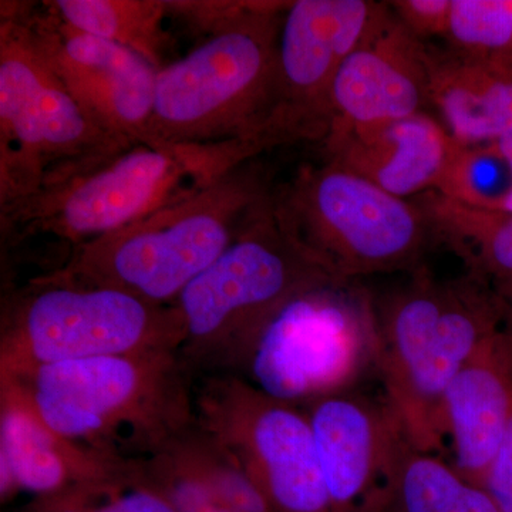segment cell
Returning a JSON list of instances; mask_svg holds the SVG:
<instances>
[{
    "instance_id": "cell-1",
    "label": "cell",
    "mask_w": 512,
    "mask_h": 512,
    "mask_svg": "<svg viewBox=\"0 0 512 512\" xmlns=\"http://www.w3.org/2000/svg\"><path fill=\"white\" fill-rule=\"evenodd\" d=\"M50 430L77 446L133 463L194 426V379L178 352L47 363L0 373Z\"/></svg>"
},
{
    "instance_id": "cell-2",
    "label": "cell",
    "mask_w": 512,
    "mask_h": 512,
    "mask_svg": "<svg viewBox=\"0 0 512 512\" xmlns=\"http://www.w3.org/2000/svg\"><path fill=\"white\" fill-rule=\"evenodd\" d=\"M274 192L254 158L190 197L74 249L62 268L43 276L174 305L272 207Z\"/></svg>"
},
{
    "instance_id": "cell-3",
    "label": "cell",
    "mask_w": 512,
    "mask_h": 512,
    "mask_svg": "<svg viewBox=\"0 0 512 512\" xmlns=\"http://www.w3.org/2000/svg\"><path fill=\"white\" fill-rule=\"evenodd\" d=\"M379 362L386 403L404 436L439 451L443 400L457 373L505 328L503 298L467 275L440 282L420 266L412 281L376 305Z\"/></svg>"
},
{
    "instance_id": "cell-4",
    "label": "cell",
    "mask_w": 512,
    "mask_h": 512,
    "mask_svg": "<svg viewBox=\"0 0 512 512\" xmlns=\"http://www.w3.org/2000/svg\"><path fill=\"white\" fill-rule=\"evenodd\" d=\"M289 2H239L183 59L158 70L151 146L262 141L272 131L278 46Z\"/></svg>"
},
{
    "instance_id": "cell-5",
    "label": "cell",
    "mask_w": 512,
    "mask_h": 512,
    "mask_svg": "<svg viewBox=\"0 0 512 512\" xmlns=\"http://www.w3.org/2000/svg\"><path fill=\"white\" fill-rule=\"evenodd\" d=\"M269 150L262 141L136 144L99 167L0 210L3 248L29 238L66 242L70 252L190 197Z\"/></svg>"
},
{
    "instance_id": "cell-6",
    "label": "cell",
    "mask_w": 512,
    "mask_h": 512,
    "mask_svg": "<svg viewBox=\"0 0 512 512\" xmlns=\"http://www.w3.org/2000/svg\"><path fill=\"white\" fill-rule=\"evenodd\" d=\"M336 282L282 228L272 204L174 303L183 322L178 356L192 379L242 376L269 320L303 293Z\"/></svg>"
},
{
    "instance_id": "cell-7",
    "label": "cell",
    "mask_w": 512,
    "mask_h": 512,
    "mask_svg": "<svg viewBox=\"0 0 512 512\" xmlns=\"http://www.w3.org/2000/svg\"><path fill=\"white\" fill-rule=\"evenodd\" d=\"M131 147L86 116L8 2H2L0 210L79 177Z\"/></svg>"
},
{
    "instance_id": "cell-8",
    "label": "cell",
    "mask_w": 512,
    "mask_h": 512,
    "mask_svg": "<svg viewBox=\"0 0 512 512\" xmlns=\"http://www.w3.org/2000/svg\"><path fill=\"white\" fill-rule=\"evenodd\" d=\"M282 228L333 278L416 271L434 241L414 200L396 197L366 178L330 163L303 165L275 188Z\"/></svg>"
},
{
    "instance_id": "cell-9",
    "label": "cell",
    "mask_w": 512,
    "mask_h": 512,
    "mask_svg": "<svg viewBox=\"0 0 512 512\" xmlns=\"http://www.w3.org/2000/svg\"><path fill=\"white\" fill-rule=\"evenodd\" d=\"M3 306L0 373L92 357L178 352L183 343L177 306L119 289L40 276Z\"/></svg>"
},
{
    "instance_id": "cell-10",
    "label": "cell",
    "mask_w": 512,
    "mask_h": 512,
    "mask_svg": "<svg viewBox=\"0 0 512 512\" xmlns=\"http://www.w3.org/2000/svg\"><path fill=\"white\" fill-rule=\"evenodd\" d=\"M377 362L376 303L356 282H336L303 293L269 320L242 377L302 406L352 389Z\"/></svg>"
},
{
    "instance_id": "cell-11",
    "label": "cell",
    "mask_w": 512,
    "mask_h": 512,
    "mask_svg": "<svg viewBox=\"0 0 512 512\" xmlns=\"http://www.w3.org/2000/svg\"><path fill=\"white\" fill-rule=\"evenodd\" d=\"M194 407L198 426L227 448L275 512H336L298 404L220 373L195 377Z\"/></svg>"
},
{
    "instance_id": "cell-12",
    "label": "cell",
    "mask_w": 512,
    "mask_h": 512,
    "mask_svg": "<svg viewBox=\"0 0 512 512\" xmlns=\"http://www.w3.org/2000/svg\"><path fill=\"white\" fill-rule=\"evenodd\" d=\"M386 5L367 0H296L282 18L272 131L279 146L325 141L333 124L332 89L340 66Z\"/></svg>"
},
{
    "instance_id": "cell-13",
    "label": "cell",
    "mask_w": 512,
    "mask_h": 512,
    "mask_svg": "<svg viewBox=\"0 0 512 512\" xmlns=\"http://www.w3.org/2000/svg\"><path fill=\"white\" fill-rule=\"evenodd\" d=\"M80 109L109 136L150 143L158 69L143 56L64 22L43 2H8Z\"/></svg>"
},
{
    "instance_id": "cell-14",
    "label": "cell",
    "mask_w": 512,
    "mask_h": 512,
    "mask_svg": "<svg viewBox=\"0 0 512 512\" xmlns=\"http://www.w3.org/2000/svg\"><path fill=\"white\" fill-rule=\"evenodd\" d=\"M427 103V45L386 5L369 35L340 66L332 89L330 131L406 119Z\"/></svg>"
},
{
    "instance_id": "cell-15",
    "label": "cell",
    "mask_w": 512,
    "mask_h": 512,
    "mask_svg": "<svg viewBox=\"0 0 512 512\" xmlns=\"http://www.w3.org/2000/svg\"><path fill=\"white\" fill-rule=\"evenodd\" d=\"M305 406L336 512H379L390 447L399 430L390 407L350 389Z\"/></svg>"
},
{
    "instance_id": "cell-16",
    "label": "cell",
    "mask_w": 512,
    "mask_h": 512,
    "mask_svg": "<svg viewBox=\"0 0 512 512\" xmlns=\"http://www.w3.org/2000/svg\"><path fill=\"white\" fill-rule=\"evenodd\" d=\"M328 161L407 198L439 191L461 144L426 113L370 126L333 128Z\"/></svg>"
},
{
    "instance_id": "cell-17",
    "label": "cell",
    "mask_w": 512,
    "mask_h": 512,
    "mask_svg": "<svg viewBox=\"0 0 512 512\" xmlns=\"http://www.w3.org/2000/svg\"><path fill=\"white\" fill-rule=\"evenodd\" d=\"M0 491L26 490L42 497L80 487H123L128 463H117L64 439L22 399L0 386Z\"/></svg>"
},
{
    "instance_id": "cell-18",
    "label": "cell",
    "mask_w": 512,
    "mask_h": 512,
    "mask_svg": "<svg viewBox=\"0 0 512 512\" xmlns=\"http://www.w3.org/2000/svg\"><path fill=\"white\" fill-rule=\"evenodd\" d=\"M511 419L512 342L504 328L468 360L444 394V430L461 477L481 487Z\"/></svg>"
},
{
    "instance_id": "cell-19",
    "label": "cell",
    "mask_w": 512,
    "mask_h": 512,
    "mask_svg": "<svg viewBox=\"0 0 512 512\" xmlns=\"http://www.w3.org/2000/svg\"><path fill=\"white\" fill-rule=\"evenodd\" d=\"M429 103L461 146L495 143L512 133V67L427 46Z\"/></svg>"
},
{
    "instance_id": "cell-20",
    "label": "cell",
    "mask_w": 512,
    "mask_h": 512,
    "mask_svg": "<svg viewBox=\"0 0 512 512\" xmlns=\"http://www.w3.org/2000/svg\"><path fill=\"white\" fill-rule=\"evenodd\" d=\"M436 241L456 252L468 275L500 296L512 293V212L474 207L429 191L414 200Z\"/></svg>"
},
{
    "instance_id": "cell-21",
    "label": "cell",
    "mask_w": 512,
    "mask_h": 512,
    "mask_svg": "<svg viewBox=\"0 0 512 512\" xmlns=\"http://www.w3.org/2000/svg\"><path fill=\"white\" fill-rule=\"evenodd\" d=\"M379 512H498L484 488L436 454L407 440L399 424L384 476Z\"/></svg>"
},
{
    "instance_id": "cell-22",
    "label": "cell",
    "mask_w": 512,
    "mask_h": 512,
    "mask_svg": "<svg viewBox=\"0 0 512 512\" xmlns=\"http://www.w3.org/2000/svg\"><path fill=\"white\" fill-rule=\"evenodd\" d=\"M47 5L73 28L127 47L158 70L165 66L170 43L165 0H56Z\"/></svg>"
},
{
    "instance_id": "cell-23",
    "label": "cell",
    "mask_w": 512,
    "mask_h": 512,
    "mask_svg": "<svg viewBox=\"0 0 512 512\" xmlns=\"http://www.w3.org/2000/svg\"><path fill=\"white\" fill-rule=\"evenodd\" d=\"M451 49L512 67V0H453Z\"/></svg>"
},
{
    "instance_id": "cell-24",
    "label": "cell",
    "mask_w": 512,
    "mask_h": 512,
    "mask_svg": "<svg viewBox=\"0 0 512 512\" xmlns=\"http://www.w3.org/2000/svg\"><path fill=\"white\" fill-rule=\"evenodd\" d=\"M128 476L130 485L156 491L178 512H239L165 451L130 463Z\"/></svg>"
},
{
    "instance_id": "cell-25",
    "label": "cell",
    "mask_w": 512,
    "mask_h": 512,
    "mask_svg": "<svg viewBox=\"0 0 512 512\" xmlns=\"http://www.w3.org/2000/svg\"><path fill=\"white\" fill-rule=\"evenodd\" d=\"M453 0H397L390 3L394 16L420 40L447 35Z\"/></svg>"
},
{
    "instance_id": "cell-26",
    "label": "cell",
    "mask_w": 512,
    "mask_h": 512,
    "mask_svg": "<svg viewBox=\"0 0 512 512\" xmlns=\"http://www.w3.org/2000/svg\"><path fill=\"white\" fill-rule=\"evenodd\" d=\"M481 488L490 495L498 512H512V419L503 446L485 473Z\"/></svg>"
},
{
    "instance_id": "cell-27",
    "label": "cell",
    "mask_w": 512,
    "mask_h": 512,
    "mask_svg": "<svg viewBox=\"0 0 512 512\" xmlns=\"http://www.w3.org/2000/svg\"><path fill=\"white\" fill-rule=\"evenodd\" d=\"M124 488L111 494L107 503L86 512H178L170 501L150 488L130 485L128 493H121Z\"/></svg>"
},
{
    "instance_id": "cell-28",
    "label": "cell",
    "mask_w": 512,
    "mask_h": 512,
    "mask_svg": "<svg viewBox=\"0 0 512 512\" xmlns=\"http://www.w3.org/2000/svg\"><path fill=\"white\" fill-rule=\"evenodd\" d=\"M493 144L495 148H497L498 153L501 154V157L504 158L505 163H507L508 168H510L511 174L510 192H508L507 197H505L503 205H501V210L512 212V133L505 134V136L498 138Z\"/></svg>"
},
{
    "instance_id": "cell-29",
    "label": "cell",
    "mask_w": 512,
    "mask_h": 512,
    "mask_svg": "<svg viewBox=\"0 0 512 512\" xmlns=\"http://www.w3.org/2000/svg\"><path fill=\"white\" fill-rule=\"evenodd\" d=\"M505 305V329L512 342V293L510 295L501 296Z\"/></svg>"
}]
</instances>
